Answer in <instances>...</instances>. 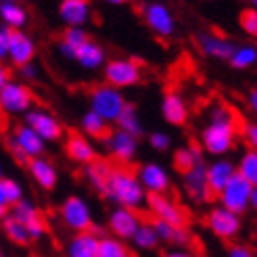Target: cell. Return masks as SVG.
I'll list each match as a JSON object with an SVG mask.
<instances>
[{"instance_id":"6da1fadb","label":"cell","mask_w":257,"mask_h":257,"mask_svg":"<svg viewBox=\"0 0 257 257\" xmlns=\"http://www.w3.org/2000/svg\"><path fill=\"white\" fill-rule=\"evenodd\" d=\"M102 197L107 201H111L115 207H123V209H132V211H140L145 207V199L147 192L140 186L136 172L130 168H119V165H113L111 176L107 180V186Z\"/></svg>"},{"instance_id":"7a4b0ae2","label":"cell","mask_w":257,"mask_h":257,"mask_svg":"<svg viewBox=\"0 0 257 257\" xmlns=\"http://www.w3.org/2000/svg\"><path fill=\"white\" fill-rule=\"evenodd\" d=\"M238 121L240 117L230 121H207V125L201 130V140H199L201 151L215 159L226 157L230 151H234L240 127Z\"/></svg>"},{"instance_id":"3957f363","label":"cell","mask_w":257,"mask_h":257,"mask_svg":"<svg viewBox=\"0 0 257 257\" xmlns=\"http://www.w3.org/2000/svg\"><path fill=\"white\" fill-rule=\"evenodd\" d=\"M102 78H105L102 84L123 92V88H132L143 82L145 69L143 63L134 57H115L107 59V63L102 65Z\"/></svg>"},{"instance_id":"277c9868","label":"cell","mask_w":257,"mask_h":257,"mask_svg":"<svg viewBox=\"0 0 257 257\" xmlns=\"http://www.w3.org/2000/svg\"><path fill=\"white\" fill-rule=\"evenodd\" d=\"M7 147L11 151L13 159L21 165H28L30 159H36V157H42L44 151H46V145L40 140L34 130H30L25 123H19L13 127L11 136L7 138Z\"/></svg>"},{"instance_id":"5b68a950","label":"cell","mask_w":257,"mask_h":257,"mask_svg":"<svg viewBox=\"0 0 257 257\" xmlns=\"http://www.w3.org/2000/svg\"><path fill=\"white\" fill-rule=\"evenodd\" d=\"M88 102H90V111L96 113L102 121H107L111 125L115 123V119H117V115L121 113L127 100L121 90H115L107 84H98L90 90Z\"/></svg>"},{"instance_id":"8992f818","label":"cell","mask_w":257,"mask_h":257,"mask_svg":"<svg viewBox=\"0 0 257 257\" xmlns=\"http://www.w3.org/2000/svg\"><path fill=\"white\" fill-rule=\"evenodd\" d=\"M59 217H61L63 226H65L67 230H71L73 234L90 232V230L94 228L92 209H90L88 201L80 195H69L65 201L61 203Z\"/></svg>"},{"instance_id":"52a82bcc","label":"cell","mask_w":257,"mask_h":257,"mask_svg":"<svg viewBox=\"0 0 257 257\" xmlns=\"http://www.w3.org/2000/svg\"><path fill=\"white\" fill-rule=\"evenodd\" d=\"M30 109H34V92L28 84L11 80L0 88V113L19 117L25 115Z\"/></svg>"},{"instance_id":"ba28073f","label":"cell","mask_w":257,"mask_h":257,"mask_svg":"<svg viewBox=\"0 0 257 257\" xmlns=\"http://www.w3.org/2000/svg\"><path fill=\"white\" fill-rule=\"evenodd\" d=\"M255 192V186L245 182L240 176H234L230 182L222 188V192L217 195V205L228 211H232L236 215H245L251 209V195Z\"/></svg>"},{"instance_id":"9c48e42d","label":"cell","mask_w":257,"mask_h":257,"mask_svg":"<svg viewBox=\"0 0 257 257\" xmlns=\"http://www.w3.org/2000/svg\"><path fill=\"white\" fill-rule=\"evenodd\" d=\"M11 215L25 228L30 240L36 242V240H42L46 234H48V222L44 213L40 211V207L30 201V199H21L17 205L11 207Z\"/></svg>"},{"instance_id":"30bf717a","label":"cell","mask_w":257,"mask_h":257,"mask_svg":"<svg viewBox=\"0 0 257 257\" xmlns=\"http://www.w3.org/2000/svg\"><path fill=\"white\" fill-rule=\"evenodd\" d=\"M23 123L40 136V140L44 145L59 143V140L65 136V127H63L61 119L50 111L40 109V107H34V109H30L28 113H25L23 115Z\"/></svg>"},{"instance_id":"8fae6325","label":"cell","mask_w":257,"mask_h":257,"mask_svg":"<svg viewBox=\"0 0 257 257\" xmlns=\"http://www.w3.org/2000/svg\"><path fill=\"white\" fill-rule=\"evenodd\" d=\"M145 209L151 213V220L168 222L174 226H186L188 224L186 209L170 195H147Z\"/></svg>"},{"instance_id":"7c38bea8","label":"cell","mask_w":257,"mask_h":257,"mask_svg":"<svg viewBox=\"0 0 257 257\" xmlns=\"http://www.w3.org/2000/svg\"><path fill=\"white\" fill-rule=\"evenodd\" d=\"M205 226L215 238L230 242L242 232V217L217 205V207H211L207 215H205Z\"/></svg>"},{"instance_id":"4fadbf2b","label":"cell","mask_w":257,"mask_h":257,"mask_svg":"<svg viewBox=\"0 0 257 257\" xmlns=\"http://www.w3.org/2000/svg\"><path fill=\"white\" fill-rule=\"evenodd\" d=\"M140 15H143L145 25L155 36H159V38H172L176 34L174 11L165 3H147V5H143Z\"/></svg>"},{"instance_id":"5bb4252c","label":"cell","mask_w":257,"mask_h":257,"mask_svg":"<svg viewBox=\"0 0 257 257\" xmlns=\"http://www.w3.org/2000/svg\"><path fill=\"white\" fill-rule=\"evenodd\" d=\"M109 151L111 159L119 165V168H130V165L136 161L138 155V138L125 134L121 130H111L109 136L102 140Z\"/></svg>"},{"instance_id":"9a60e30c","label":"cell","mask_w":257,"mask_h":257,"mask_svg":"<svg viewBox=\"0 0 257 257\" xmlns=\"http://www.w3.org/2000/svg\"><path fill=\"white\" fill-rule=\"evenodd\" d=\"M136 178L147 195H168L172 188V176L157 161H147L136 170Z\"/></svg>"},{"instance_id":"2e32d148","label":"cell","mask_w":257,"mask_h":257,"mask_svg":"<svg viewBox=\"0 0 257 257\" xmlns=\"http://www.w3.org/2000/svg\"><path fill=\"white\" fill-rule=\"evenodd\" d=\"M195 44L203 57H209L215 61H228L236 48V44L230 40L228 36L217 34V32H209V30L199 32L195 36Z\"/></svg>"},{"instance_id":"e0dca14e","label":"cell","mask_w":257,"mask_h":257,"mask_svg":"<svg viewBox=\"0 0 257 257\" xmlns=\"http://www.w3.org/2000/svg\"><path fill=\"white\" fill-rule=\"evenodd\" d=\"M38 55V46L34 42V38L21 30V32H11L9 36V48H7V59L11 61L13 67H23L30 65V63L36 61Z\"/></svg>"},{"instance_id":"ac0fdd59","label":"cell","mask_w":257,"mask_h":257,"mask_svg":"<svg viewBox=\"0 0 257 257\" xmlns=\"http://www.w3.org/2000/svg\"><path fill=\"white\" fill-rule=\"evenodd\" d=\"M140 222H143V217H140L138 211L123 209V207H113L109 211V217H107V230L111 232L109 236L127 242L134 236Z\"/></svg>"},{"instance_id":"d6986e66","label":"cell","mask_w":257,"mask_h":257,"mask_svg":"<svg viewBox=\"0 0 257 257\" xmlns=\"http://www.w3.org/2000/svg\"><path fill=\"white\" fill-rule=\"evenodd\" d=\"M182 190L195 203L203 205V203L213 201V195L209 192V186H207V178H205V161L182 174Z\"/></svg>"},{"instance_id":"ffe728a7","label":"cell","mask_w":257,"mask_h":257,"mask_svg":"<svg viewBox=\"0 0 257 257\" xmlns=\"http://www.w3.org/2000/svg\"><path fill=\"white\" fill-rule=\"evenodd\" d=\"M161 117L165 123H170L174 127H182L188 123L190 117V107L186 98L178 92V90H168L161 98Z\"/></svg>"},{"instance_id":"44dd1931","label":"cell","mask_w":257,"mask_h":257,"mask_svg":"<svg viewBox=\"0 0 257 257\" xmlns=\"http://www.w3.org/2000/svg\"><path fill=\"white\" fill-rule=\"evenodd\" d=\"M236 176V163L228 157L213 159L211 163H205V178H207V186L213 199L220 195L222 188Z\"/></svg>"},{"instance_id":"7402d4cb","label":"cell","mask_w":257,"mask_h":257,"mask_svg":"<svg viewBox=\"0 0 257 257\" xmlns=\"http://www.w3.org/2000/svg\"><path fill=\"white\" fill-rule=\"evenodd\" d=\"M61 23L65 28H84L92 21V5L88 0H63L57 9Z\"/></svg>"},{"instance_id":"603a6c76","label":"cell","mask_w":257,"mask_h":257,"mask_svg":"<svg viewBox=\"0 0 257 257\" xmlns=\"http://www.w3.org/2000/svg\"><path fill=\"white\" fill-rule=\"evenodd\" d=\"M65 155L78 165H88L98 159V153L92 140H88L80 132H71L65 138Z\"/></svg>"},{"instance_id":"cb8c5ba5","label":"cell","mask_w":257,"mask_h":257,"mask_svg":"<svg viewBox=\"0 0 257 257\" xmlns=\"http://www.w3.org/2000/svg\"><path fill=\"white\" fill-rule=\"evenodd\" d=\"M151 224L155 228L159 242H165L172 249H188L192 245V234L188 226H174V224L159 222V220H151Z\"/></svg>"},{"instance_id":"d4e9b609","label":"cell","mask_w":257,"mask_h":257,"mask_svg":"<svg viewBox=\"0 0 257 257\" xmlns=\"http://www.w3.org/2000/svg\"><path fill=\"white\" fill-rule=\"evenodd\" d=\"M25 168H28L32 180L42 190H55L57 188V184H59V170H57V165L50 159H46V157L30 159Z\"/></svg>"},{"instance_id":"484cf974","label":"cell","mask_w":257,"mask_h":257,"mask_svg":"<svg viewBox=\"0 0 257 257\" xmlns=\"http://www.w3.org/2000/svg\"><path fill=\"white\" fill-rule=\"evenodd\" d=\"M0 21L9 32H21L30 23V11L17 0H0Z\"/></svg>"},{"instance_id":"4316f807","label":"cell","mask_w":257,"mask_h":257,"mask_svg":"<svg viewBox=\"0 0 257 257\" xmlns=\"http://www.w3.org/2000/svg\"><path fill=\"white\" fill-rule=\"evenodd\" d=\"M100 228H92L90 232L73 234L71 240L65 247V257H96L98 249V238H100Z\"/></svg>"},{"instance_id":"83f0119b","label":"cell","mask_w":257,"mask_h":257,"mask_svg":"<svg viewBox=\"0 0 257 257\" xmlns=\"http://www.w3.org/2000/svg\"><path fill=\"white\" fill-rule=\"evenodd\" d=\"M88 40H90L88 30H84V28H65V30L61 32V36H59L57 48H59V53H61L63 59L73 61L75 55H78V50H80Z\"/></svg>"},{"instance_id":"f1b7e54d","label":"cell","mask_w":257,"mask_h":257,"mask_svg":"<svg viewBox=\"0 0 257 257\" xmlns=\"http://www.w3.org/2000/svg\"><path fill=\"white\" fill-rule=\"evenodd\" d=\"M73 63H78V65L82 69H86V71H96L107 63V50H105L102 44H98L96 40L90 38V40L78 50Z\"/></svg>"},{"instance_id":"f546056e","label":"cell","mask_w":257,"mask_h":257,"mask_svg":"<svg viewBox=\"0 0 257 257\" xmlns=\"http://www.w3.org/2000/svg\"><path fill=\"white\" fill-rule=\"evenodd\" d=\"M111 170H113V163L107 161V159H94L92 163L84 165V180L86 184L92 188L94 192L102 195L105 192V186H107V180L111 176Z\"/></svg>"},{"instance_id":"4dcf8cb0","label":"cell","mask_w":257,"mask_h":257,"mask_svg":"<svg viewBox=\"0 0 257 257\" xmlns=\"http://www.w3.org/2000/svg\"><path fill=\"white\" fill-rule=\"evenodd\" d=\"M115 130H121L138 140L145 136V123H143V117H140L134 102H125V107L117 115V119H115Z\"/></svg>"},{"instance_id":"1f68e13d","label":"cell","mask_w":257,"mask_h":257,"mask_svg":"<svg viewBox=\"0 0 257 257\" xmlns=\"http://www.w3.org/2000/svg\"><path fill=\"white\" fill-rule=\"evenodd\" d=\"M199 163H203V151H201L199 143H188V145L174 151V168L180 174L188 172L190 168H195Z\"/></svg>"},{"instance_id":"d6a6232c","label":"cell","mask_w":257,"mask_h":257,"mask_svg":"<svg viewBox=\"0 0 257 257\" xmlns=\"http://www.w3.org/2000/svg\"><path fill=\"white\" fill-rule=\"evenodd\" d=\"M80 127H82V136H86L88 140H105L111 132V125L107 121H102L96 113L92 111H86L82 115V119H80Z\"/></svg>"},{"instance_id":"836d02e7","label":"cell","mask_w":257,"mask_h":257,"mask_svg":"<svg viewBox=\"0 0 257 257\" xmlns=\"http://www.w3.org/2000/svg\"><path fill=\"white\" fill-rule=\"evenodd\" d=\"M130 240H132V245L136 249H140V251H155L161 245L159 238H157L155 228H153V224H151V220L149 222L147 220L140 222V226L136 228V232H134V236Z\"/></svg>"},{"instance_id":"e575fe53","label":"cell","mask_w":257,"mask_h":257,"mask_svg":"<svg viewBox=\"0 0 257 257\" xmlns=\"http://www.w3.org/2000/svg\"><path fill=\"white\" fill-rule=\"evenodd\" d=\"M96 257H134V255H132V249L127 242L113 238V236H100Z\"/></svg>"},{"instance_id":"d590c367","label":"cell","mask_w":257,"mask_h":257,"mask_svg":"<svg viewBox=\"0 0 257 257\" xmlns=\"http://www.w3.org/2000/svg\"><path fill=\"white\" fill-rule=\"evenodd\" d=\"M228 63H230V67L238 69V71L251 69L257 63V48H255V44H238L234 48L232 57L228 59Z\"/></svg>"},{"instance_id":"8d00e7d4","label":"cell","mask_w":257,"mask_h":257,"mask_svg":"<svg viewBox=\"0 0 257 257\" xmlns=\"http://www.w3.org/2000/svg\"><path fill=\"white\" fill-rule=\"evenodd\" d=\"M0 234H5L13 245H19V247H30L32 240L28 236V232H25V228L13 217L11 213L3 220V228H0Z\"/></svg>"},{"instance_id":"74e56055","label":"cell","mask_w":257,"mask_h":257,"mask_svg":"<svg viewBox=\"0 0 257 257\" xmlns=\"http://www.w3.org/2000/svg\"><path fill=\"white\" fill-rule=\"evenodd\" d=\"M236 176H240L251 186H257V151L247 149L236 163Z\"/></svg>"},{"instance_id":"f35d334b","label":"cell","mask_w":257,"mask_h":257,"mask_svg":"<svg viewBox=\"0 0 257 257\" xmlns=\"http://www.w3.org/2000/svg\"><path fill=\"white\" fill-rule=\"evenodd\" d=\"M0 184H3V190H5V197H7V203L11 205H17L21 199H25L23 197V186H21V182L19 180H15V178H3L0 180Z\"/></svg>"},{"instance_id":"ab89813d","label":"cell","mask_w":257,"mask_h":257,"mask_svg":"<svg viewBox=\"0 0 257 257\" xmlns=\"http://www.w3.org/2000/svg\"><path fill=\"white\" fill-rule=\"evenodd\" d=\"M238 25H240V30L245 32L247 36L255 38L257 36V9L255 7L242 9L240 15H238Z\"/></svg>"},{"instance_id":"60d3db41","label":"cell","mask_w":257,"mask_h":257,"mask_svg":"<svg viewBox=\"0 0 257 257\" xmlns=\"http://www.w3.org/2000/svg\"><path fill=\"white\" fill-rule=\"evenodd\" d=\"M147 140H149V147L153 151H157V153H165L172 147V136L168 132H163V130H153L147 136Z\"/></svg>"},{"instance_id":"b9f144b4","label":"cell","mask_w":257,"mask_h":257,"mask_svg":"<svg viewBox=\"0 0 257 257\" xmlns=\"http://www.w3.org/2000/svg\"><path fill=\"white\" fill-rule=\"evenodd\" d=\"M238 136H242V140L249 145V149H255L257 147V123L242 121V125L238 127Z\"/></svg>"},{"instance_id":"7bdbcfd3","label":"cell","mask_w":257,"mask_h":257,"mask_svg":"<svg viewBox=\"0 0 257 257\" xmlns=\"http://www.w3.org/2000/svg\"><path fill=\"white\" fill-rule=\"evenodd\" d=\"M228 257H255V251L249 245H242V242H232L228 247Z\"/></svg>"},{"instance_id":"ee69618b","label":"cell","mask_w":257,"mask_h":257,"mask_svg":"<svg viewBox=\"0 0 257 257\" xmlns=\"http://www.w3.org/2000/svg\"><path fill=\"white\" fill-rule=\"evenodd\" d=\"M19 78L25 80V82H30V80H36L38 78V67L34 65V63H30V65H23L19 67ZM23 82V84H25Z\"/></svg>"},{"instance_id":"f6af8a7d","label":"cell","mask_w":257,"mask_h":257,"mask_svg":"<svg viewBox=\"0 0 257 257\" xmlns=\"http://www.w3.org/2000/svg\"><path fill=\"white\" fill-rule=\"evenodd\" d=\"M9 36L11 32L5 28V25H0V61L7 59V48H9Z\"/></svg>"},{"instance_id":"bcb514c9","label":"cell","mask_w":257,"mask_h":257,"mask_svg":"<svg viewBox=\"0 0 257 257\" xmlns=\"http://www.w3.org/2000/svg\"><path fill=\"white\" fill-rule=\"evenodd\" d=\"M9 82H11V71L7 67V63L0 61V88H3L5 84H9Z\"/></svg>"},{"instance_id":"7dc6e473","label":"cell","mask_w":257,"mask_h":257,"mask_svg":"<svg viewBox=\"0 0 257 257\" xmlns=\"http://www.w3.org/2000/svg\"><path fill=\"white\" fill-rule=\"evenodd\" d=\"M161 257H195V253L188 251V249H170L168 253L161 255Z\"/></svg>"},{"instance_id":"c3c4849f","label":"cell","mask_w":257,"mask_h":257,"mask_svg":"<svg viewBox=\"0 0 257 257\" xmlns=\"http://www.w3.org/2000/svg\"><path fill=\"white\" fill-rule=\"evenodd\" d=\"M247 107H249V111H257V90L253 88V90H249V94H247Z\"/></svg>"},{"instance_id":"681fc988","label":"cell","mask_w":257,"mask_h":257,"mask_svg":"<svg viewBox=\"0 0 257 257\" xmlns=\"http://www.w3.org/2000/svg\"><path fill=\"white\" fill-rule=\"evenodd\" d=\"M251 207H253V209L257 207V188H255V192L251 195Z\"/></svg>"},{"instance_id":"f907efd6","label":"cell","mask_w":257,"mask_h":257,"mask_svg":"<svg viewBox=\"0 0 257 257\" xmlns=\"http://www.w3.org/2000/svg\"><path fill=\"white\" fill-rule=\"evenodd\" d=\"M5 178V172H3V165H0V180H3Z\"/></svg>"},{"instance_id":"816d5d0a","label":"cell","mask_w":257,"mask_h":257,"mask_svg":"<svg viewBox=\"0 0 257 257\" xmlns=\"http://www.w3.org/2000/svg\"><path fill=\"white\" fill-rule=\"evenodd\" d=\"M0 257H5V253H3V249H0Z\"/></svg>"},{"instance_id":"f5cc1de1","label":"cell","mask_w":257,"mask_h":257,"mask_svg":"<svg viewBox=\"0 0 257 257\" xmlns=\"http://www.w3.org/2000/svg\"><path fill=\"white\" fill-rule=\"evenodd\" d=\"M0 115H3V113H0Z\"/></svg>"}]
</instances>
